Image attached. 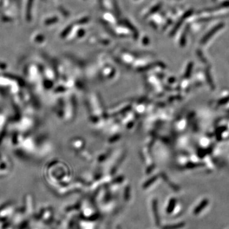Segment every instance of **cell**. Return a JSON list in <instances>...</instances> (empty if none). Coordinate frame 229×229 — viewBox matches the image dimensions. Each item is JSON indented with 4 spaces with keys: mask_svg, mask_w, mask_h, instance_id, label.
Listing matches in <instances>:
<instances>
[{
    "mask_svg": "<svg viewBox=\"0 0 229 229\" xmlns=\"http://www.w3.org/2000/svg\"><path fill=\"white\" fill-rule=\"evenodd\" d=\"M223 27V24L221 23L218 24V25L216 26L215 27L212 28L210 32H208L204 36V38L201 40V43L204 44L206 43L212 36H213L215 34H216V32H217L220 30H221Z\"/></svg>",
    "mask_w": 229,
    "mask_h": 229,
    "instance_id": "obj_1",
    "label": "cell"
},
{
    "mask_svg": "<svg viewBox=\"0 0 229 229\" xmlns=\"http://www.w3.org/2000/svg\"><path fill=\"white\" fill-rule=\"evenodd\" d=\"M206 80H207V81L208 84H209V85L210 86V87L211 89H215V84H213V81H212V78H211V76L210 75V71L208 70H206Z\"/></svg>",
    "mask_w": 229,
    "mask_h": 229,
    "instance_id": "obj_2",
    "label": "cell"
},
{
    "mask_svg": "<svg viewBox=\"0 0 229 229\" xmlns=\"http://www.w3.org/2000/svg\"><path fill=\"white\" fill-rule=\"evenodd\" d=\"M228 101H229V96L223 98V99H222L218 101V104H220V105L225 104H226L227 103H228Z\"/></svg>",
    "mask_w": 229,
    "mask_h": 229,
    "instance_id": "obj_3",
    "label": "cell"
}]
</instances>
